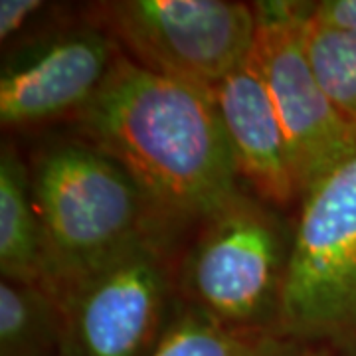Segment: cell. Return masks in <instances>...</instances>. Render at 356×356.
I'll use <instances>...</instances> for the list:
<instances>
[{
	"mask_svg": "<svg viewBox=\"0 0 356 356\" xmlns=\"http://www.w3.org/2000/svg\"><path fill=\"white\" fill-rule=\"evenodd\" d=\"M83 143L113 159L170 220L214 218L240 196L214 91L117 56L76 115Z\"/></svg>",
	"mask_w": 356,
	"mask_h": 356,
	"instance_id": "cell-1",
	"label": "cell"
},
{
	"mask_svg": "<svg viewBox=\"0 0 356 356\" xmlns=\"http://www.w3.org/2000/svg\"><path fill=\"white\" fill-rule=\"evenodd\" d=\"M30 184L42 226V287L51 297L129 248L166 236L168 220L137 180L83 140L40 151Z\"/></svg>",
	"mask_w": 356,
	"mask_h": 356,
	"instance_id": "cell-2",
	"label": "cell"
},
{
	"mask_svg": "<svg viewBox=\"0 0 356 356\" xmlns=\"http://www.w3.org/2000/svg\"><path fill=\"white\" fill-rule=\"evenodd\" d=\"M275 329L311 346L356 341V156L301 196Z\"/></svg>",
	"mask_w": 356,
	"mask_h": 356,
	"instance_id": "cell-3",
	"label": "cell"
},
{
	"mask_svg": "<svg viewBox=\"0 0 356 356\" xmlns=\"http://www.w3.org/2000/svg\"><path fill=\"white\" fill-rule=\"evenodd\" d=\"M107 34L143 67L214 89L254 50V4L236 0H115L99 4Z\"/></svg>",
	"mask_w": 356,
	"mask_h": 356,
	"instance_id": "cell-4",
	"label": "cell"
},
{
	"mask_svg": "<svg viewBox=\"0 0 356 356\" xmlns=\"http://www.w3.org/2000/svg\"><path fill=\"white\" fill-rule=\"evenodd\" d=\"M252 58L266 83L289 145L299 196L356 156V125L318 81L305 48L307 2L254 4Z\"/></svg>",
	"mask_w": 356,
	"mask_h": 356,
	"instance_id": "cell-5",
	"label": "cell"
},
{
	"mask_svg": "<svg viewBox=\"0 0 356 356\" xmlns=\"http://www.w3.org/2000/svg\"><path fill=\"white\" fill-rule=\"evenodd\" d=\"M54 299L58 356H151L165 332L166 236L129 248Z\"/></svg>",
	"mask_w": 356,
	"mask_h": 356,
	"instance_id": "cell-6",
	"label": "cell"
},
{
	"mask_svg": "<svg viewBox=\"0 0 356 356\" xmlns=\"http://www.w3.org/2000/svg\"><path fill=\"white\" fill-rule=\"evenodd\" d=\"M289 250L280 220L240 194L208 220L188 259L198 309L236 327H275Z\"/></svg>",
	"mask_w": 356,
	"mask_h": 356,
	"instance_id": "cell-7",
	"label": "cell"
},
{
	"mask_svg": "<svg viewBox=\"0 0 356 356\" xmlns=\"http://www.w3.org/2000/svg\"><path fill=\"white\" fill-rule=\"evenodd\" d=\"M119 51L99 28H79L14 58L0 76V121L32 127L76 115L97 93Z\"/></svg>",
	"mask_w": 356,
	"mask_h": 356,
	"instance_id": "cell-8",
	"label": "cell"
},
{
	"mask_svg": "<svg viewBox=\"0 0 356 356\" xmlns=\"http://www.w3.org/2000/svg\"><path fill=\"white\" fill-rule=\"evenodd\" d=\"M212 91L238 172L267 202L291 204L299 191L289 145L252 54Z\"/></svg>",
	"mask_w": 356,
	"mask_h": 356,
	"instance_id": "cell-9",
	"label": "cell"
},
{
	"mask_svg": "<svg viewBox=\"0 0 356 356\" xmlns=\"http://www.w3.org/2000/svg\"><path fill=\"white\" fill-rule=\"evenodd\" d=\"M0 271L2 277L42 285L44 248L30 166L13 147L0 153Z\"/></svg>",
	"mask_w": 356,
	"mask_h": 356,
	"instance_id": "cell-10",
	"label": "cell"
},
{
	"mask_svg": "<svg viewBox=\"0 0 356 356\" xmlns=\"http://www.w3.org/2000/svg\"><path fill=\"white\" fill-rule=\"evenodd\" d=\"M305 348L273 327H236L194 307L165 329L151 356H299Z\"/></svg>",
	"mask_w": 356,
	"mask_h": 356,
	"instance_id": "cell-11",
	"label": "cell"
},
{
	"mask_svg": "<svg viewBox=\"0 0 356 356\" xmlns=\"http://www.w3.org/2000/svg\"><path fill=\"white\" fill-rule=\"evenodd\" d=\"M60 307L48 289L0 280V356H58Z\"/></svg>",
	"mask_w": 356,
	"mask_h": 356,
	"instance_id": "cell-12",
	"label": "cell"
},
{
	"mask_svg": "<svg viewBox=\"0 0 356 356\" xmlns=\"http://www.w3.org/2000/svg\"><path fill=\"white\" fill-rule=\"evenodd\" d=\"M305 48L325 93L356 125V32L325 28L305 16Z\"/></svg>",
	"mask_w": 356,
	"mask_h": 356,
	"instance_id": "cell-13",
	"label": "cell"
},
{
	"mask_svg": "<svg viewBox=\"0 0 356 356\" xmlns=\"http://www.w3.org/2000/svg\"><path fill=\"white\" fill-rule=\"evenodd\" d=\"M307 16L311 22L332 30L356 32V0H321L309 2Z\"/></svg>",
	"mask_w": 356,
	"mask_h": 356,
	"instance_id": "cell-14",
	"label": "cell"
},
{
	"mask_svg": "<svg viewBox=\"0 0 356 356\" xmlns=\"http://www.w3.org/2000/svg\"><path fill=\"white\" fill-rule=\"evenodd\" d=\"M44 8L40 0H2L0 2V38L2 42L16 34L22 26Z\"/></svg>",
	"mask_w": 356,
	"mask_h": 356,
	"instance_id": "cell-15",
	"label": "cell"
},
{
	"mask_svg": "<svg viewBox=\"0 0 356 356\" xmlns=\"http://www.w3.org/2000/svg\"><path fill=\"white\" fill-rule=\"evenodd\" d=\"M299 356H332V350L327 344H311Z\"/></svg>",
	"mask_w": 356,
	"mask_h": 356,
	"instance_id": "cell-16",
	"label": "cell"
}]
</instances>
